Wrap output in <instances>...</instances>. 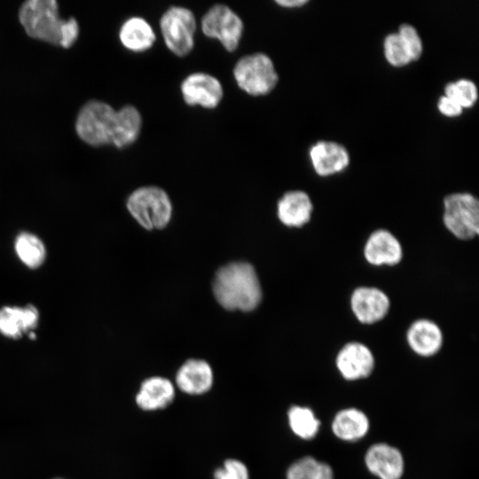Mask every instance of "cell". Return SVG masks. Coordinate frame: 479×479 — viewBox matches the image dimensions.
I'll return each instance as SVG.
<instances>
[{"instance_id": "1", "label": "cell", "mask_w": 479, "mask_h": 479, "mask_svg": "<svg viewBox=\"0 0 479 479\" xmlns=\"http://www.w3.org/2000/svg\"><path fill=\"white\" fill-rule=\"evenodd\" d=\"M19 20L30 37L63 48L71 47L79 35L76 20L61 19L55 0L24 2L19 11Z\"/></svg>"}, {"instance_id": "23", "label": "cell", "mask_w": 479, "mask_h": 479, "mask_svg": "<svg viewBox=\"0 0 479 479\" xmlns=\"http://www.w3.org/2000/svg\"><path fill=\"white\" fill-rule=\"evenodd\" d=\"M14 250L19 259L30 269L40 267L46 258L43 242L31 232H23L16 237Z\"/></svg>"}, {"instance_id": "3", "label": "cell", "mask_w": 479, "mask_h": 479, "mask_svg": "<svg viewBox=\"0 0 479 479\" xmlns=\"http://www.w3.org/2000/svg\"><path fill=\"white\" fill-rule=\"evenodd\" d=\"M117 129V110L109 104L91 100L80 110L75 130L79 137L92 146L113 145Z\"/></svg>"}, {"instance_id": "8", "label": "cell", "mask_w": 479, "mask_h": 479, "mask_svg": "<svg viewBox=\"0 0 479 479\" xmlns=\"http://www.w3.org/2000/svg\"><path fill=\"white\" fill-rule=\"evenodd\" d=\"M201 30L209 38L216 39L227 51H234L242 37L244 24L229 6L216 4L203 15Z\"/></svg>"}, {"instance_id": "15", "label": "cell", "mask_w": 479, "mask_h": 479, "mask_svg": "<svg viewBox=\"0 0 479 479\" xmlns=\"http://www.w3.org/2000/svg\"><path fill=\"white\" fill-rule=\"evenodd\" d=\"M312 213L313 203L309 194L303 191L287 192L277 204L278 218L287 227L304 226L310 221Z\"/></svg>"}, {"instance_id": "21", "label": "cell", "mask_w": 479, "mask_h": 479, "mask_svg": "<svg viewBox=\"0 0 479 479\" xmlns=\"http://www.w3.org/2000/svg\"><path fill=\"white\" fill-rule=\"evenodd\" d=\"M369 428L366 415L355 408L340 411L334 418L332 429L334 434L345 441H355L365 436Z\"/></svg>"}, {"instance_id": "19", "label": "cell", "mask_w": 479, "mask_h": 479, "mask_svg": "<svg viewBox=\"0 0 479 479\" xmlns=\"http://www.w3.org/2000/svg\"><path fill=\"white\" fill-rule=\"evenodd\" d=\"M175 397L173 383L161 376L145 380L136 396V402L144 411H156L167 407Z\"/></svg>"}, {"instance_id": "10", "label": "cell", "mask_w": 479, "mask_h": 479, "mask_svg": "<svg viewBox=\"0 0 479 479\" xmlns=\"http://www.w3.org/2000/svg\"><path fill=\"white\" fill-rule=\"evenodd\" d=\"M184 101L192 106L216 108L224 96L220 81L207 73L195 72L187 75L180 85Z\"/></svg>"}, {"instance_id": "5", "label": "cell", "mask_w": 479, "mask_h": 479, "mask_svg": "<svg viewBox=\"0 0 479 479\" xmlns=\"http://www.w3.org/2000/svg\"><path fill=\"white\" fill-rule=\"evenodd\" d=\"M443 224L456 239L467 241L479 234V201L470 192H453L444 198Z\"/></svg>"}, {"instance_id": "28", "label": "cell", "mask_w": 479, "mask_h": 479, "mask_svg": "<svg viewBox=\"0 0 479 479\" xmlns=\"http://www.w3.org/2000/svg\"><path fill=\"white\" fill-rule=\"evenodd\" d=\"M397 34L408 52L411 61L419 59L423 51V45L417 29L413 26L405 23L400 26Z\"/></svg>"}, {"instance_id": "9", "label": "cell", "mask_w": 479, "mask_h": 479, "mask_svg": "<svg viewBox=\"0 0 479 479\" xmlns=\"http://www.w3.org/2000/svg\"><path fill=\"white\" fill-rule=\"evenodd\" d=\"M349 304L356 319L363 325H373L386 318L390 309L388 294L376 287L360 286L350 295Z\"/></svg>"}, {"instance_id": "17", "label": "cell", "mask_w": 479, "mask_h": 479, "mask_svg": "<svg viewBox=\"0 0 479 479\" xmlns=\"http://www.w3.org/2000/svg\"><path fill=\"white\" fill-rule=\"evenodd\" d=\"M213 371L202 359H189L178 369L176 383L179 389L189 395H201L213 385Z\"/></svg>"}, {"instance_id": "29", "label": "cell", "mask_w": 479, "mask_h": 479, "mask_svg": "<svg viewBox=\"0 0 479 479\" xmlns=\"http://www.w3.org/2000/svg\"><path fill=\"white\" fill-rule=\"evenodd\" d=\"M215 479H249L246 465L238 459H230L221 467L216 469Z\"/></svg>"}, {"instance_id": "25", "label": "cell", "mask_w": 479, "mask_h": 479, "mask_svg": "<svg viewBox=\"0 0 479 479\" xmlns=\"http://www.w3.org/2000/svg\"><path fill=\"white\" fill-rule=\"evenodd\" d=\"M288 422L292 431L302 439L313 438L318 430L319 421L307 407L292 406L288 411Z\"/></svg>"}, {"instance_id": "26", "label": "cell", "mask_w": 479, "mask_h": 479, "mask_svg": "<svg viewBox=\"0 0 479 479\" xmlns=\"http://www.w3.org/2000/svg\"><path fill=\"white\" fill-rule=\"evenodd\" d=\"M444 96L457 102L462 108H467L476 102L478 90L472 81L459 79L445 86Z\"/></svg>"}, {"instance_id": "20", "label": "cell", "mask_w": 479, "mask_h": 479, "mask_svg": "<svg viewBox=\"0 0 479 479\" xmlns=\"http://www.w3.org/2000/svg\"><path fill=\"white\" fill-rule=\"evenodd\" d=\"M119 38L126 49L134 52H143L153 47L156 35L146 20L133 16L121 26Z\"/></svg>"}, {"instance_id": "31", "label": "cell", "mask_w": 479, "mask_h": 479, "mask_svg": "<svg viewBox=\"0 0 479 479\" xmlns=\"http://www.w3.org/2000/svg\"><path fill=\"white\" fill-rule=\"evenodd\" d=\"M307 0H277L276 4L285 8H296L307 4Z\"/></svg>"}, {"instance_id": "24", "label": "cell", "mask_w": 479, "mask_h": 479, "mask_svg": "<svg viewBox=\"0 0 479 479\" xmlns=\"http://www.w3.org/2000/svg\"><path fill=\"white\" fill-rule=\"evenodd\" d=\"M287 479H334V474L329 465L304 457L289 467Z\"/></svg>"}, {"instance_id": "7", "label": "cell", "mask_w": 479, "mask_h": 479, "mask_svg": "<svg viewBox=\"0 0 479 479\" xmlns=\"http://www.w3.org/2000/svg\"><path fill=\"white\" fill-rule=\"evenodd\" d=\"M160 28L165 45L173 54L185 57L193 49L196 20L189 9L169 7L161 17Z\"/></svg>"}, {"instance_id": "16", "label": "cell", "mask_w": 479, "mask_h": 479, "mask_svg": "<svg viewBox=\"0 0 479 479\" xmlns=\"http://www.w3.org/2000/svg\"><path fill=\"white\" fill-rule=\"evenodd\" d=\"M310 158L318 176L327 177L345 169L349 162L346 148L335 142L319 141L310 150Z\"/></svg>"}, {"instance_id": "18", "label": "cell", "mask_w": 479, "mask_h": 479, "mask_svg": "<svg viewBox=\"0 0 479 479\" xmlns=\"http://www.w3.org/2000/svg\"><path fill=\"white\" fill-rule=\"evenodd\" d=\"M38 320V310L32 304L4 306L0 309V333L8 338L18 339L33 332Z\"/></svg>"}, {"instance_id": "27", "label": "cell", "mask_w": 479, "mask_h": 479, "mask_svg": "<svg viewBox=\"0 0 479 479\" xmlns=\"http://www.w3.org/2000/svg\"><path fill=\"white\" fill-rule=\"evenodd\" d=\"M383 46L385 58L390 65L403 67L412 62L397 33L388 35L384 40Z\"/></svg>"}, {"instance_id": "6", "label": "cell", "mask_w": 479, "mask_h": 479, "mask_svg": "<svg viewBox=\"0 0 479 479\" xmlns=\"http://www.w3.org/2000/svg\"><path fill=\"white\" fill-rule=\"evenodd\" d=\"M233 77L243 91L254 97L269 94L279 81L272 60L262 52L240 58L233 67Z\"/></svg>"}, {"instance_id": "12", "label": "cell", "mask_w": 479, "mask_h": 479, "mask_svg": "<svg viewBox=\"0 0 479 479\" xmlns=\"http://www.w3.org/2000/svg\"><path fill=\"white\" fill-rule=\"evenodd\" d=\"M374 363L371 349L359 342H349L344 344L335 359L338 371L348 381L368 377L374 368Z\"/></svg>"}, {"instance_id": "2", "label": "cell", "mask_w": 479, "mask_h": 479, "mask_svg": "<svg viewBox=\"0 0 479 479\" xmlns=\"http://www.w3.org/2000/svg\"><path fill=\"white\" fill-rule=\"evenodd\" d=\"M216 300L224 309L250 311L262 300V288L254 267L233 262L221 267L213 281Z\"/></svg>"}, {"instance_id": "30", "label": "cell", "mask_w": 479, "mask_h": 479, "mask_svg": "<svg viewBox=\"0 0 479 479\" xmlns=\"http://www.w3.org/2000/svg\"><path fill=\"white\" fill-rule=\"evenodd\" d=\"M440 113L448 117H455L462 113L463 108L454 100L442 96L437 103Z\"/></svg>"}, {"instance_id": "32", "label": "cell", "mask_w": 479, "mask_h": 479, "mask_svg": "<svg viewBox=\"0 0 479 479\" xmlns=\"http://www.w3.org/2000/svg\"><path fill=\"white\" fill-rule=\"evenodd\" d=\"M54 479H62V478H54Z\"/></svg>"}, {"instance_id": "11", "label": "cell", "mask_w": 479, "mask_h": 479, "mask_svg": "<svg viewBox=\"0 0 479 479\" xmlns=\"http://www.w3.org/2000/svg\"><path fill=\"white\" fill-rule=\"evenodd\" d=\"M363 255L373 266L392 267L402 262L404 251L399 240L390 231L381 228L369 234Z\"/></svg>"}, {"instance_id": "4", "label": "cell", "mask_w": 479, "mask_h": 479, "mask_svg": "<svg viewBox=\"0 0 479 479\" xmlns=\"http://www.w3.org/2000/svg\"><path fill=\"white\" fill-rule=\"evenodd\" d=\"M127 208L146 230L164 228L172 216V204L168 193L154 185L133 191L127 200Z\"/></svg>"}, {"instance_id": "13", "label": "cell", "mask_w": 479, "mask_h": 479, "mask_svg": "<svg viewBox=\"0 0 479 479\" xmlns=\"http://www.w3.org/2000/svg\"><path fill=\"white\" fill-rule=\"evenodd\" d=\"M406 342L410 349L421 357L436 355L444 343V334L440 326L428 318L414 320L406 331Z\"/></svg>"}, {"instance_id": "22", "label": "cell", "mask_w": 479, "mask_h": 479, "mask_svg": "<svg viewBox=\"0 0 479 479\" xmlns=\"http://www.w3.org/2000/svg\"><path fill=\"white\" fill-rule=\"evenodd\" d=\"M142 128V117L133 106H124L117 110V129L113 145L123 148L133 144Z\"/></svg>"}, {"instance_id": "14", "label": "cell", "mask_w": 479, "mask_h": 479, "mask_svg": "<svg viewBox=\"0 0 479 479\" xmlns=\"http://www.w3.org/2000/svg\"><path fill=\"white\" fill-rule=\"evenodd\" d=\"M365 465L381 479H400L404 472L401 452L387 444L372 445L365 454Z\"/></svg>"}]
</instances>
